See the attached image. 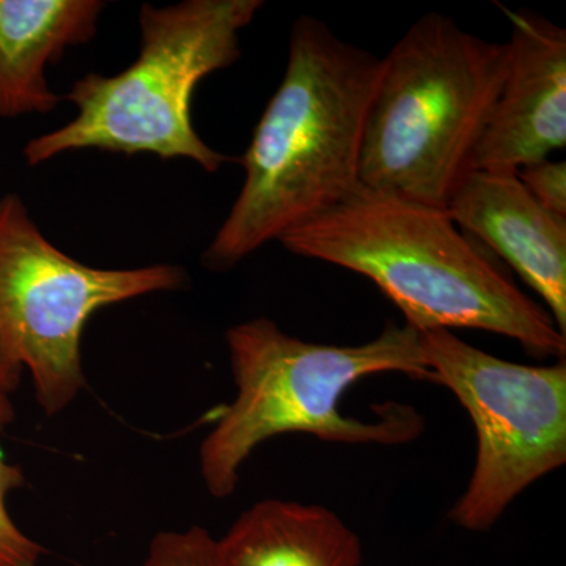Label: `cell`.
Wrapping results in <instances>:
<instances>
[{"label":"cell","mask_w":566,"mask_h":566,"mask_svg":"<svg viewBox=\"0 0 566 566\" xmlns=\"http://www.w3.org/2000/svg\"><path fill=\"white\" fill-rule=\"evenodd\" d=\"M142 566H221L216 538L200 526L153 536Z\"/></svg>","instance_id":"4fadbf2b"},{"label":"cell","mask_w":566,"mask_h":566,"mask_svg":"<svg viewBox=\"0 0 566 566\" xmlns=\"http://www.w3.org/2000/svg\"><path fill=\"white\" fill-rule=\"evenodd\" d=\"M434 385L465 409L476 433L474 471L450 520L486 532L532 483L566 461V363H510L452 331L420 333Z\"/></svg>","instance_id":"52a82bcc"},{"label":"cell","mask_w":566,"mask_h":566,"mask_svg":"<svg viewBox=\"0 0 566 566\" xmlns=\"http://www.w3.org/2000/svg\"><path fill=\"white\" fill-rule=\"evenodd\" d=\"M446 211L523 277L566 335V219L539 207L516 174L490 170H472Z\"/></svg>","instance_id":"9c48e42d"},{"label":"cell","mask_w":566,"mask_h":566,"mask_svg":"<svg viewBox=\"0 0 566 566\" xmlns=\"http://www.w3.org/2000/svg\"><path fill=\"white\" fill-rule=\"evenodd\" d=\"M22 368L0 349V397H10L21 382Z\"/></svg>","instance_id":"9a60e30c"},{"label":"cell","mask_w":566,"mask_h":566,"mask_svg":"<svg viewBox=\"0 0 566 566\" xmlns=\"http://www.w3.org/2000/svg\"><path fill=\"white\" fill-rule=\"evenodd\" d=\"M237 397L219 412L200 446V475L216 499L234 493L240 471L268 439L312 434L335 444L401 446L423 431V417L408 405L386 403L378 419L346 416L340 401L360 379L403 374L433 382L420 333L387 323L363 345L312 344L283 333L268 318L237 324L226 334Z\"/></svg>","instance_id":"3957f363"},{"label":"cell","mask_w":566,"mask_h":566,"mask_svg":"<svg viewBox=\"0 0 566 566\" xmlns=\"http://www.w3.org/2000/svg\"><path fill=\"white\" fill-rule=\"evenodd\" d=\"M279 243L370 279L419 333L486 331L513 338L539 359H565L566 335L553 316L446 210L360 186Z\"/></svg>","instance_id":"7a4b0ae2"},{"label":"cell","mask_w":566,"mask_h":566,"mask_svg":"<svg viewBox=\"0 0 566 566\" xmlns=\"http://www.w3.org/2000/svg\"><path fill=\"white\" fill-rule=\"evenodd\" d=\"M14 419L10 397H0V436ZM25 483L20 465L10 463L0 447V566H39L46 549L24 534L9 512V495Z\"/></svg>","instance_id":"7c38bea8"},{"label":"cell","mask_w":566,"mask_h":566,"mask_svg":"<svg viewBox=\"0 0 566 566\" xmlns=\"http://www.w3.org/2000/svg\"><path fill=\"white\" fill-rule=\"evenodd\" d=\"M262 0H186L140 7V50L115 74L91 73L62 96L76 117L24 147L29 166L63 153L102 150L161 159H189L218 172L229 156L212 150L192 125V98L208 74L241 57L240 32L262 10Z\"/></svg>","instance_id":"5b68a950"},{"label":"cell","mask_w":566,"mask_h":566,"mask_svg":"<svg viewBox=\"0 0 566 566\" xmlns=\"http://www.w3.org/2000/svg\"><path fill=\"white\" fill-rule=\"evenodd\" d=\"M103 10L99 0H0V118L57 109L48 66L95 36Z\"/></svg>","instance_id":"30bf717a"},{"label":"cell","mask_w":566,"mask_h":566,"mask_svg":"<svg viewBox=\"0 0 566 566\" xmlns=\"http://www.w3.org/2000/svg\"><path fill=\"white\" fill-rule=\"evenodd\" d=\"M185 282L172 264L99 270L77 262L41 233L20 196L0 197V349L28 368L48 416L84 390L82 335L92 315Z\"/></svg>","instance_id":"8992f818"},{"label":"cell","mask_w":566,"mask_h":566,"mask_svg":"<svg viewBox=\"0 0 566 566\" xmlns=\"http://www.w3.org/2000/svg\"><path fill=\"white\" fill-rule=\"evenodd\" d=\"M221 566H363L359 535L333 510L264 499L216 538Z\"/></svg>","instance_id":"8fae6325"},{"label":"cell","mask_w":566,"mask_h":566,"mask_svg":"<svg viewBox=\"0 0 566 566\" xmlns=\"http://www.w3.org/2000/svg\"><path fill=\"white\" fill-rule=\"evenodd\" d=\"M535 202L558 218L566 219V163L543 161L528 164L516 172Z\"/></svg>","instance_id":"5bb4252c"},{"label":"cell","mask_w":566,"mask_h":566,"mask_svg":"<svg viewBox=\"0 0 566 566\" xmlns=\"http://www.w3.org/2000/svg\"><path fill=\"white\" fill-rule=\"evenodd\" d=\"M382 57L301 17L289 63L243 156L244 182L203 263L237 266L360 188V151Z\"/></svg>","instance_id":"6da1fadb"},{"label":"cell","mask_w":566,"mask_h":566,"mask_svg":"<svg viewBox=\"0 0 566 566\" xmlns=\"http://www.w3.org/2000/svg\"><path fill=\"white\" fill-rule=\"evenodd\" d=\"M510 46L428 13L386 57L365 125L359 182L446 210L504 85Z\"/></svg>","instance_id":"277c9868"},{"label":"cell","mask_w":566,"mask_h":566,"mask_svg":"<svg viewBox=\"0 0 566 566\" xmlns=\"http://www.w3.org/2000/svg\"><path fill=\"white\" fill-rule=\"evenodd\" d=\"M512 25L509 71L472 170L516 174L566 145V31L531 10L501 7Z\"/></svg>","instance_id":"ba28073f"}]
</instances>
